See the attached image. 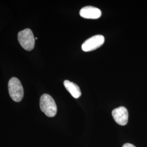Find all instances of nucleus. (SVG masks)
Returning a JSON list of instances; mask_svg holds the SVG:
<instances>
[{
    "label": "nucleus",
    "instance_id": "7ed1b4c3",
    "mask_svg": "<svg viewBox=\"0 0 147 147\" xmlns=\"http://www.w3.org/2000/svg\"><path fill=\"white\" fill-rule=\"evenodd\" d=\"M18 41L25 50L32 51L35 45V39L33 32L30 28H26L19 32L18 35Z\"/></svg>",
    "mask_w": 147,
    "mask_h": 147
},
{
    "label": "nucleus",
    "instance_id": "20e7f679",
    "mask_svg": "<svg viewBox=\"0 0 147 147\" xmlns=\"http://www.w3.org/2000/svg\"><path fill=\"white\" fill-rule=\"evenodd\" d=\"M105 42V38L102 35H96L86 40L82 45V49L85 52H89L100 47Z\"/></svg>",
    "mask_w": 147,
    "mask_h": 147
},
{
    "label": "nucleus",
    "instance_id": "423d86ee",
    "mask_svg": "<svg viewBox=\"0 0 147 147\" xmlns=\"http://www.w3.org/2000/svg\"><path fill=\"white\" fill-rule=\"evenodd\" d=\"M80 14L84 18L96 19L101 16V11L93 6H86L81 9Z\"/></svg>",
    "mask_w": 147,
    "mask_h": 147
},
{
    "label": "nucleus",
    "instance_id": "f257e3e1",
    "mask_svg": "<svg viewBox=\"0 0 147 147\" xmlns=\"http://www.w3.org/2000/svg\"><path fill=\"white\" fill-rule=\"evenodd\" d=\"M40 107L46 116L53 117L56 116L57 111V105L51 96L47 94L42 95L40 99Z\"/></svg>",
    "mask_w": 147,
    "mask_h": 147
},
{
    "label": "nucleus",
    "instance_id": "f03ea898",
    "mask_svg": "<svg viewBox=\"0 0 147 147\" xmlns=\"http://www.w3.org/2000/svg\"><path fill=\"white\" fill-rule=\"evenodd\" d=\"M8 87L12 100L16 102L21 101L24 97V92L20 80L16 78H12L8 82Z\"/></svg>",
    "mask_w": 147,
    "mask_h": 147
},
{
    "label": "nucleus",
    "instance_id": "39448f33",
    "mask_svg": "<svg viewBox=\"0 0 147 147\" xmlns=\"http://www.w3.org/2000/svg\"><path fill=\"white\" fill-rule=\"evenodd\" d=\"M112 115L114 120L120 125H125L128 121V111L124 106L117 107L112 111Z\"/></svg>",
    "mask_w": 147,
    "mask_h": 147
},
{
    "label": "nucleus",
    "instance_id": "0eeeda50",
    "mask_svg": "<svg viewBox=\"0 0 147 147\" xmlns=\"http://www.w3.org/2000/svg\"><path fill=\"white\" fill-rule=\"evenodd\" d=\"M64 85L65 88L74 98H79L81 96V92L77 84L68 80H65L64 81Z\"/></svg>",
    "mask_w": 147,
    "mask_h": 147
},
{
    "label": "nucleus",
    "instance_id": "6e6552de",
    "mask_svg": "<svg viewBox=\"0 0 147 147\" xmlns=\"http://www.w3.org/2000/svg\"><path fill=\"white\" fill-rule=\"evenodd\" d=\"M122 147H136L131 143H126L124 144Z\"/></svg>",
    "mask_w": 147,
    "mask_h": 147
}]
</instances>
